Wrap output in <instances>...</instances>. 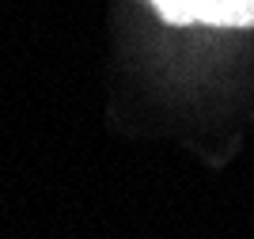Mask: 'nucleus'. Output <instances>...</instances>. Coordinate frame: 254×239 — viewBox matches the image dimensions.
<instances>
[{
  "label": "nucleus",
  "mask_w": 254,
  "mask_h": 239,
  "mask_svg": "<svg viewBox=\"0 0 254 239\" xmlns=\"http://www.w3.org/2000/svg\"><path fill=\"white\" fill-rule=\"evenodd\" d=\"M175 27L209 23V27H254V0H148Z\"/></svg>",
  "instance_id": "nucleus-1"
}]
</instances>
